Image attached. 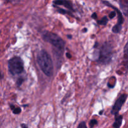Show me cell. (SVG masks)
<instances>
[{"instance_id": "6da1fadb", "label": "cell", "mask_w": 128, "mask_h": 128, "mask_svg": "<svg viewBox=\"0 0 128 128\" xmlns=\"http://www.w3.org/2000/svg\"><path fill=\"white\" fill-rule=\"evenodd\" d=\"M37 61L42 71L47 76L53 74V63L49 54L45 50L40 51L37 56Z\"/></svg>"}, {"instance_id": "7a4b0ae2", "label": "cell", "mask_w": 128, "mask_h": 128, "mask_svg": "<svg viewBox=\"0 0 128 128\" xmlns=\"http://www.w3.org/2000/svg\"><path fill=\"white\" fill-rule=\"evenodd\" d=\"M43 38L45 41L51 44L59 50H64L65 42L56 34L46 31L43 33Z\"/></svg>"}, {"instance_id": "3957f363", "label": "cell", "mask_w": 128, "mask_h": 128, "mask_svg": "<svg viewBox=\"0 0 128 128\" xmlns=\"http://www.w3.org/2000/svg\"><path fill=\"white\" fill-rule=\"evenodd\" d=\"M9 71L13 75L22 73L24 71V62L22 59L18 56L12 57L8 61Z\"/></svg>"}, {"instance_id": "277c9868", "label": "cell", "mask_w": 128, "mask_h": 128, "mask_svg": "<svg viewBox=\"0 0 128 128\" xmlns=\"http://www.w3.org/2000/svg\"><path fill=\"white\" fill-rule=\"evenodd\" d=\"M113 56V47L108 43L103 44L100 51L98 61L102 64H108Z\"/></svg>"}, {"instance_id": "5b68a950", "label": "cell", "mask_w": 128, "mask_h": 128, "mask_svg": "<svg viewBox=\"0 0 128 128\" xmlns=\"http://www.w3.org/2000/svg\"><path fill=\"white\" fill-rule=\"evenodd\" d=\"M103 3L105 4L106 6H109L112 8L114 9L115 11L116 12L117 14H118V23L113 28V32L114 33H119L121 31L122 29V24L123 23V21H124V18H123V16L122 15L121 12L120 11L118 8H115L114 6H113L111 4H110L109 2L108 1H103Z\"/></svg>"}, {"instance_id": "8992f818", "label": "cell", "mask_w": 128, "mask_h": 128, "mask_svg": "<svg viewBox=\"0 0 128 128\" xmlns=\"http://www.w3.org/2000/svg\"><path fill=\"white\" fill-rule=\"evenodd\" d=\"M127 97H128V95L124 94V95H121L119 98L116 100L111 110V113L115 115V116L118 115V113L119 112V111L121 109L122 106H123V105L124 104V103H125V101L126 100Z\"/></svg>"}, {"instance_id": "52a82bcc", "label": "cell", "mask_w": 128, "mask_h": 128, "mask_svg": "<svg viewBox=\"0 0 128 128\" xmlns=\"http://www.w3.org/2000/svg\"><path fill=\"white\" fill-rule=\"evenodd\" d=\"M53 3H54V4H55V6L62 5L67 8V9H70V10L74 11L73 10V8H72V3L70 1H55Z\"/></svg>"}, {"instance_id": "ba28073f", "label": "cell", "mask_w": 128, "mask_h": 128, "mask_svg": "<svg viewBox=\"0 0 128 128\" xmlns=\"http://www.w3.org/2000/svg\"><path fill=\"white\" fill-rule=\"evenodd\" d=\"M119 5L124 14L126 16H128V1L126 0L119 1Z\"/></svg>"}, {"instance_id": "9c48e42d", "label": "cell", "mask_w": 128, "mask_h": 128, "mask_svg": "<svg viewBox=\"0 0 128 128\" xmlns=\"http://www.w3.org/2000/svg\"><path fill=\"white\" fill-rule=\"evenodd\" d=\"M123 120V116L116 115L115 116V122L113 124V127L114 128H119L122 123Z\"/></svg>"}, {"instance_id": "30bf717a", "label": "cell", "mask_w": 128, "mask_h": 128, "mask_svg": "<svg viewBox=\"0 0 128 128\" xmlns=\"http://www.w3.org/2000/svg\"><path fill=\"white\" fill-rule=\"evenodd\" d=\"M124 59L125 64L126 66L127 69H128V41L126 44L124 48Z\"/></svg>"}, {"instance_id": "8fae6325", "label": "cell", "mask_w": 128, "mask_h": 128, "mask_svg": "<svg viewBox=\"0 0 128 128\" xmlns=\"http://www.w3.org/2000/svg\"><path fill=\"white\" fill-rule=\"evenodd\" d=\"M10 108L13 110V113L15 114H19L21 112V109L20 108H16L14 105H10Z\"/></svg>"}, {"instance_id": "7c38bea8", "label": "cell", "mask_w": 128, "mask_h": 128, "mask_svg": "<svg viewBox=\"0 0 128 128\" xmlns=\"http://www.w3.org/2000/svg\"><path fill=\"white\" fill-rule=\"evenodd\" d=\"M108 22V19L106 16L103 17V18L101 19V20L98 21V23L101 24V25H106V24Z\"/></svg>"}, {"instance_id": "4fadbf2b", "label": "cell", "mask_w": 128, "mask_h": 128, "mask_svg": "<svg viewBox=\"0 0 128 128\" xmlns=\"http://www.w3.org/2000/svg\"><path fill=\"white\" fill-rule=\"evenodd\" d=\"M98 124V121H97V120L96 119H92L91 120V121L89 123V126H90V128H92L94 126Z\"/></svg>"}, {"instance_id": "5bb4252c", "label": "cell", "mask_w": 128, "mask_h": 128, "mask_svg": "<svg viewBox=\"0 0 128 128\" xmlns=\"http://www.w3.org/2000/svg\"><path fill=\"white\" fill-rule=\"evenodd\" d=\"M54 6L56 7V8H57V11L59 12V13L63 14H66L67 13V12L66 11V10H64V9H63L59 8H58V7H57L56 6H55V5H54Z\"/></svg>"}, {"instance_id": "9a60e30c", "label": "cell", "mask_w": 128, "mask_h": 128, "mask_svg": "<svg viewBox=\"0 0 128 128\" xmlns=\"http://www.w3.org/2000/svg\"><path fill=\"white\" fill-rule=\"evenodd\" d=\"M78 128H88L86 125V123L84 121L81 122V123H79V124L78 125Z\"/></svg>"}, {"instance_id": "2e32d148", "label": "cell", "mask_w": 128, "mask_h": 128, "mask_svg": "<svg viewBox=\"0 0 128 128\" xmlns=\"http://www.w3.org/2000/svg\"><path fill=\"white\" fill-rule=\"evenodd\" d=\"M116 11H111L110 13L109 14V17L110 19H113L116 16Z\"/></svg>"}, {"instance_id": "e0dca14e", "label": "cell", "mask_w": 128, "mask_h": 128, "mask_svg": "<svg viewBox=\"0 0 128 128\" xmlns=\"http://www.w3.org/2000/svg\"><path fill=\"white\" fill-rule=\"evenodd\" d=\"M23 79H22V78H19V79H18V81H17V85L18 86H21V84L23 83Z\"/></svg>"}, {"instance_id": "ac0fdd59", "label": "cell", "mask_w": 128, "mask_h": 128, "mask_svg": "<svg viewBox=\"0 0 128 128\" xmlns=\"http://www.w3.org/2000/svg\"><path fill=\"white\" fill-rule=\"evenodd\" d=\"M91 17H92L93 18L96 19V17H97V16H96V13H93V14H92V16H91Z\"/></svg>"}, {"instance_id": "d6986e66", "label": "cell", "mask_w": 128, "mask_h": 128, "mask_svg": "<svg viewBox=\"0 0 128 128\" xmlns=\"http://www.w3.org/2000/svg\"><path fill=\"white\" fill-rule=\"evenodd\" d=\"M66 56H67V57H69V58H71V54H69V53H68V52H67V53H66Z\"/></svg>"}, {"instance_id": "ffe728a7", "label": "cell", "mask_w": 128, "mask_h": 128, "mask_svg": "<svg viewBox=\"0 0 128 128\" xmlns=\"http://www.w3.org/2000/svg\"><path fill=\"white\" fill-rule=\"evenodd\" d=\"M3 74L0 72V80L3 79Z\"/></svg>"}, {"instance_id": "44dd1931", "label": "cell", "mask_w": 128, "mask_h": 128, "mask_svg": "<svg viewBox=\"0 0 128 128\" xmlns=\"http://www.w3.org/2000/svg\"><path fill=\"white\" fill-rule=\"evenodd\" d=\"M21 127H22V128H28V127L25 124H22L21 125Z\"/></svg>"}, {"instance_id": "7402d4cb", "label": "cell", "mask_w": 128, "mask_h": 128, "mask_svg": "<svg viewBox=\"0 0 128 128\" xmlns=\"http://www.w3.org/2000/svg\"><path fill=\"white\" fill-rule=\"evenodd\" d=\"M103 111H101L100 113V114H102V113H103Z\"/></svg>"}, {"instance_id": "603a6c76", "label": "cell", "mask_w": 128, "mask_h": 128, "mask_svg": "<svg viewBox=\"0 0 128 128\" xmlns=\"http://www.w3.org/2000/svg\"><path fill=\"white\" fill-rule=\"evenodd\" d=\"M86 31H87V29L85 28L84 29V32H86Z\"/></svg>"}, {"instance_id": "cb8c5ba5", "label": "cell", "mask_w": 128, "mask_h": 128, "mask_svg": "<svg viewBox=\"0 0 128 128\" xmlns=\"http://www.w3.org/2000/svg\"><path fill=\"white\" fill-rule=\"evenodd\" d=\"M67 37L69 38H71V36H69V35H68V36H67Z\"/></svg>"}]
</instances>
